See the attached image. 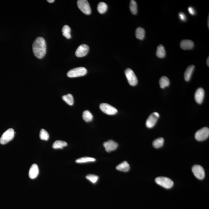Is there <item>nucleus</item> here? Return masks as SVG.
<instances>
[{
    "label": "nucleus",
    "instance_id": "obj_31",
    "mask_svg": "<svg viewBox=\"0 0 209 209\" xmlns=\"http://www.w3.org/2000/svg\"><path fill=\"white\" fill-rule=\"evenodd\" d=\"M179 15L180 20L182 21H185L186 20V15L184 14L181 12L179 13Z\"/></svg>",
    "mask_w": 209,
    "mask_h": 209
},
{
    "label": "nucleus",
    "instance_id": "obj_15",
    "mask_svg": "<svg viewBox=\"0 0 209 209\" xmlns=\"http://www.w3.org/2000/svg\"><path fill=\"white\" fill-rule=\"evenodd\" d=\"M39 174V169L36 164H34L31 167L29 172V176L31 179L37 177Z\"/></svg>",
    "mask_w": 209,
    "mask_h": 209
},
{
    "label": "nucleus",
    "instance_id": "obj_5",
    "mask_svg": "<svg viewBox=\"0 0 209 209\" xmlns=\"http://www.w3.org/2000/svg\"><path fill=\"white\" fill-rule=\"evenodd\" d=\"M125 76L129 84L132 86H134L138 84V79L133 71L130 68L127 69L125 71Z\"/></svg>",
    "mask_w": 209,
    "mask_h": 209
},
{
    "label": "nucleus",
    "instance_id": "obj_9",
    "mask_svg": "<svg viewBox=\"0 0 209 209\" xmlns=\"http://www.w3.org/2000/svg\"><path fill=\"white\" fill-rule=\"evenodd\" d=\"M159 117V114L156 112H155L151 114L146 121V125L147 127L149 128L153 127L157 123L158 119Z\"/></svg>",
    "mask_w": 209,
    "mask_h": 209
},
{
    "label": "nucleus",
    "instance_id": "obj_35",
    "mask_svg": "<svg viewBox=\"0 0 209 209\" xmlns=\"http://www.w3.org/2000/svg\"><path fill=\"white\" fill-rule=\"evenodd\" d=\"M208 28H209V16H208Z\"/></svg>",
    "mask_w": 209,
    "mask_h": 209
},
{
    "label": "nucleus",
    "instance_id": "obj_21",
    "mask_svg": "<svg viewBox=\"0 0 209 209\" xmlns=\"http://www.w3.org/2000/svg\"><path fill=\"white\" fill-rule=\"evenodd\" d=\"M67 143L65 141L58 140L54 142L52 145V147L55 149H62L64 147L67 146Z\"/></svg>",
    "mask_w": 209,
    "mask_h": 209
},
{
    "label": "nucleus",
    "instance_id": "obj_26",
    "mask_svg": "<svg viewBox=\"0 0 209 209\" xmlns=\"http://www.w3.org/2000/svg\"><path fill=\"white\" fill-rule=\"evenodd\" d=\"M83 118L86 122H90L92 121L93 116L89 110H85L83 112Z\"/></svg>",
    "mask_w": 209,
    "mask_h": 209
},
{
    "label": "nucleus",
    "instance_id": "obj_11",
    "mask_svg": "<svg viewBox=\"0 0 209 209\" xmlns=\"http://www.w3.org/2000/svg\"><path fill=\"white\" fill-rule=\"evenodd\" d=\"M88 46L86 44H82L80 45L75 52L76 56L78 58H82L86 56L89 52Z\"/></svg>",
    "mask_w": 209,
    "mask_h": 209
},
{
    "label": "nucleus",
    "instance_id": "obj_6",
    "mask_svg": "<svg viewBox=\"0 0 209 209\" xmlns=\"http://www.w3.org/2000/svg\"><path fill=\"white\" fill-rule=\"evenodd\" d=\"M209 136V129L207 127H203L197 131L195 134V139L198 141H203L207 139Z\"/></svg>",
    "mask_w": 209,
    "mask_h": 209
},
{
    "label": "nucleus",
    "instance_id": "obj_1",
    "mask_svg": "<svg viewBox=\"0 0 209 209\" xmlns=\"http://www.w3.org/2000/svg\"><path fill=\"white\" fill-rule=\"evenodd\" d=\"M33 52L35 56L41 59L45 55L47 47L45 40L42 37L37 38L33 44Z\"/></svg>",
    "mask_w": 209,
    "mask_h": 209
},
{
    "label": "nucleus",
    "instance_id": "obj_18",
    "mask_svg": "<svg viewBox=\"0 0 209 209\" xmlns=\"http://www.w3.org/2000/svg\"><path fill=\"white\" fill-rule=\"evenodd\" d=\"M166 55V52L165 48L162 45H160L158 46L156 51V55L158 58H165Z\"/></svg>",
    "mask_w": 209,
    "mask_h": 209
},
{
    "label": "nucleus",
    "instance_id": "obj_19",
    "mask_svg": "<svg viewBox=\"0 0 209 209\" xmlns=\"http://www.w3.org/2000/svg\"><path fill=\"white\" fill-rule=\"evenodd\" d=\"M136 37L138 39L143 40L145 37V32L143 28L139 27L136 29L135 32Z\"/></svg>",
    "mask_w": 209,
    "mask_h": 209
},
{
    "label": "nucleus",
    "instance_id": "obj_17",
    "mask_svg": "<svg viewBox=\"0 0 209 209\" xmlns=\"http://www.w3.org/2000/svg\"><path fill=\"white\" fill-rule=\"evenodd\" d=\"M118 171L124 172H127L130 170V165L126 161L122 162L121 164L117 165L116 167Z\"/></svg>",
    "mask_w": 209,
    "mask_h": 209
},
{
    "label": "nucleus",
    "instance_id": "obj_22",
    "mask_svg": "<svg viewBox=\"0 0 209 209\" xmlns=\"http://www.w3.org/2000/svg\"><path fill=\"white\" fill-rule=\"evenodd\" d=\"M164 139L163 138H157L154 140L153 143V145L155 148H159L164 145Z\"/></svg>",
    "mask_w": 209,
    "mask_h": 209
},
{
    "label": "nucleus",
    "instance_id": "obj_27",
    "mask_svg": "<svg viewBox=\"0 0 209 209\" xmlns=\"http://www.w3.org/2000/svg\"><path fill=\"white\" fill-rule=\"evenodd\" d=\"M108 8L107 4L103 2H101L98 4L97 10L98 12L100 14H102L105 13L107 11Z\"/></svg>",
    "mask_w": 209,
    "mask_h": 209
},
{
    "label": "nucleus",
    "instance_id": "obj_10",
    "mask_svg": "<svg viewBox=\"0 0 209 209\" xmlns=\"http://www.w3.org/2000/svg\"><path fill=\"white\" fill-rule=\"evenodd\" d=\"M194 175L197 179L202 180L205 177V172L202 167L199 165H195L192 168Z\"/></svg>",
    "mask_w": 209,
    "mask_h": 209
},
{
    "label": "nucleus",
    "instance_id": "obj_34",
    "mask_svg": "<svg viewBox=\"0 0 209 209\" xmlns=\"http://www.w3.org/2000/svg\"><path fill=\"white\" fill-rule=\"evenodd\" d=\"M209 57H208L207 59V61H206L207 65H208V66H209Z\"/></svg>",
    "mask_w": 209,
    "mask_h": 209
},
{
    "label": "nucleus",
    "instance_id": "obj_3",
    "mask_svg": "<svg viewBox=\"0 0 209 209\" xmlns=\"http://www.w3.org/2000/svg\"><path fill=\"white\" fill-rule=\"evenodd\" d=\"M155 182L158 184L166 189H171L173 186V181L169 178L166 177H158L155 179Z\"/></svg>",
    "mask_w": 209,
    "mask_h": 209
},
{
    "label": "nucleus",
    "instance_id": "obj_24",
    "mask_svg": "<svg viewBox=\"0 0 209 209\" xmlns=\"http://www.w3.org/2000/svg\"><path fill=\"white\" fill-rule=\"evenodd\" d=\"M62 99L64 101L70 106H73L74 104V98L73 95L71 94H68L63 96Z\"/></svg>",
    "mask_w": 209,
    "mask_h": 209
},
{
    "label": "nucleus",
    "instance_id": "obj_28",
    "mask_svg": "<svg viewBox=\"0 0 209 209\" xmlns=\"http://www.w3.org/2000/svg\"><path fill=\"white\" fill-rule=\"evenodd\" d=\"M130 8V11L132 14L134 15L137 14V12H138L137 3L134 0H132L131 1Z\"/></svg>",
    "mask_w": 209,
    "mask_h": 209
},
{
    "label": "nucleus",
    "instance_id": "obj_13",
    "mask_svg": "<svg viewBox=\"0 0 209 209\" xmlns=\"http://www.w3.org/2000/svg\"><path fill=\"white\" fill-rule=\"evenodd\" d=\"M204 91L203 88H199L197 89L195 93V99L199 104H201L204 100Z\"/></svg>",
    "mask_w": 209,
    "mask_h": 209
},
{
    "label": "nucleus",
    "instance_id": "obj_30",
    "mask_svg": "<svg viewBox=\"0 0 209 209\" xmlns=\"http://www.w3.org/2000/svg\"><path fill=\"white\" fill-rule=\"evenodd\" d=\"M86 178L92 183L95 184L99 179V177L95 175L90 174L87 175Z\"/></svg>",
    "mask_w": 209,
    "mask_h": 209
},
{
    "label": "nucleus",
    "instance_id": "obj_2",
    "mask_svg": "<svg viewBox=\"0 0 209 209\" xmlns=\"http://www.w3.org/2000/svg\"><path fill=\"white\" fill-rule=\"evenodd\" d=\"M87 71L84 67H78L73 69L68 72L67 76L69 77H76L84 76L87 74Z\"/></svg>",
    "mask_w": 209,
    "mask_h": 209
},
{
    "label": "nucleus",
    "instance_id": "obj_14",
    "mask_svg": "<svg viewBox=\"0 0 209 209\" xmlns=\"http://www.w3.org/2000/svg\"><path fill=\"white\" fill-rule=\"evenodd\" d=\"M180 47L182 49L190 50L194 47V43L193 41L190 40H184L180 42Z\"/></svg>",
    "mask_w": 209,
    "mask_h": 209
},
{
    "label": "nucleus",
    "instance_id": "obj_29",
    "mask_svg": "<svg viewBox=\"0 0 209 209\" xmlns=\"http://www.w3.org/2000/svg\"><path fill=\"white\" fill-rule=\"evenodd\" d=\"M39 136L40 139L45 141H47L49 138L48 132L43 129H42L40 131Z\"/></svg>",
    "mask_w": 209,
    "mask_h": 209
},
{
    "label": "nucleus",
    "instance_id": "obj_32",
    "mask_svg": "<svg viewBox=\"0 0 209 209\" xmlns=\"http://www.w3.org/2000/svg\"><path fill=\"white\" fill-rule=\"evenodd\" d=\"M188 10L189 13L190 14L194 15L196 14V12H195V10L192 7H189L188 8Z\"/></svg>",
    "mask_w": 209,
    "mask_h": 209
},
{
    "label": "nucleus",
    "instance_id": "obj_33",
    "mask_svg": "<svg viewBox=\"0 0 209 209\" xmlns=\"http://www.w3.org/2000/svg\"><path fill=\"white\" fill-rule=\"evenodd\" d=\"M47 1L48 2V3H53V2L55 1H54V0H48Z\"/></svg>",
    "mask_w": 209,
    "mask_h": 209
},
{
    "label": "nucleus",
    "instance_id": "obj_20",
    "mask_svg": "<svg viewBox=\"0 0 209 209\" xmlns=\"http://www.w3.org/2000/svg\"><path fill=\"white\" fill-rule=\"evenodd\" d=\"M160 87L162 89L165 88L166 87L169 86L170 85V81L166 76H162L159 81Z\"/></svg>",
    "mask_w": 209,
    "mask_h": 209
},
{
    "label": "nucleus",
    "instance_id": "obj_25",
    "mask_svg": "<svg viewBox=\"0 0 209 209\" xmlns=\"http://www.w3.org/2000/svg\"><path fill=\"white\" fill-rule=\"evenodd\" d=\"M71 31L70 28L68 25H64L62 29V35L67 39L71 38V36L70 33Z\"/></svg>",
    "mask_w": 209,
    "mask_h": 209
},
{
    "label": "nucleus",
    "instance_id": "obj_7",
    "mask_svg": "<svg viewBox=\"0 0 209 209\" xmlns=\"http://www.w3.org/2000/svg\"><path fill=\"white\" fill-rule=\"evenodd\" d=\"M77 5L79 9L84 14L90 15L91 13V8L86 0H78Z\"/></svg>",
    "mask_w": 209,
    "mask_h": 209
},
{
    "label": "nucleus",
    "instance_id": "obj_4",
    "mask_svg": "<svg viewBox=\"0 0 209 209\" xmlns=\"http://www.w3.org/2000/svg\"><path fill=\"white\" fill-rule=\"evenodd\" d=\"M14 136V131L13 129L10 128L5 131L0 138V143L5 145L11 141Z\"/></svg>",
    "mask_w": 209,
    "mask_h": 209
},
{
    "label": "nucleus",
    "instance_id": "obj_8",
    "mask_svg": "<svg viewBox=\"0 0 209 209\" xmlns=\"http://www.w3.org/2000/svg\"><path fill=\"white\" fill-rule=\"evenodd\" d=\"M100 108L103 113L109 115H115L118 112L116 108L108 103H101L100 106Z\"/></svg>",
    "mask_w": 209,
    "mask_h": 209
},
{
    "label": "nucleus",
    "instance_id": "obj_16",
    "mask_svg": "<svg viewBox=\"0 0 209 209\" xmlns=\"http://www.w3.org/2000/svg\"><path fill=\"white\" fill-rule=\"evenodd\" d=\"M195 69V66L194 65H190L187 68L184 73V79L186 82L190 81Z\"/></svg>",
    "mask_w": 209,
    "mask_h": 209
},
{
    "label": "nucleus",
    "instance_id": "obj_12",
    "mask_svg": "<svg viewBox=\"0 0 209 209\" xmlns=\"http://www.w3.org/2000/svg\"><path fill=\"white\" fill-rule=\"evenodd\" d=\"M118 144L112 140H109L103 143V146L104 147L106 151L107 152H110L111 151H115L117 149L118 147Z\"/></svg>",
    "mask_w": 209,
    "mask_h": 209
},
{
    "label": "nucleus",
    "instance_id": "obj_23",
    "mask_svg": "<svg viewBox=\"0 0 209 209\" xmlns=\"http://www.w3.org/2000/svg\"><path fill=\"white\" fill-rule=\"evenodd\" d=\"M96 161L95 158L90 157H84L81 158L76 160V162L79 164L88 163V162H94Z\"/></svg>",
    "mask_w": 209,
    "mask_h": 209
}]
</instances>
